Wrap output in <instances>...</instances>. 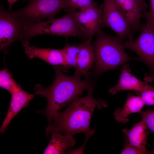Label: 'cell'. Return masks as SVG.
Wrapping results in <instances>:
<instances>
[{
  "label": "cell",
  "instance_id": "4",
  "mask_svg": "<svg viewBox=\"0 0 154 154\" xmlns=\"http://www.w3.org/2000/svg\"><path fill=\"white\" fill-rule=\"evenodd\" d=\"M43 34L82 37L74 11L69 12L56 19L54 18L46 21L40 20L27 25L22 42L29 41L35 36Z\"/></svg>",
  "mask_w": 154,
  "mask_h": 154
},
{
  "label": "cell",
  "instance_id": "6",
  "mask_svg": "<svg viewBox=\"0 0 154 154\" xmlns=\"http://www.w3.org/2000/svg\"><path fill=\"white\" fill-rule=\"evenodd\" d=\"M24 8L15 11L29 24L43 19H54L56 15L66 7L68 0H29Z\"/></svg>",
  "mask_w": 154,
  "mask_h": 154
},
{
  "label": "cell",
  "instance_id": "14",
  "mask_svg": "<svg viewBox=\"0 0 154 154\" xmlns=\"http://www.w3.org/2000/svg\"><path fill=\"white\" fill-rule=\"evenodd\" d=\"M91 42L86 40L79 44L80 51L74 75L77 78H81L83 75L86 80H90V71L94 66L95 61L93 46Z\"/></svg>",
  "mask_w": 154,
  "mask_h": 154
},
{
  "label": "cell",
  "instance_id": "21",
  "mask_svg": "<svg viewBox=\"0 0 154 154\" xmlns=\"http://www.w3.org/2000/svg\"><path fill=\"white\" fill-rule=\"evenodd\" d=\"M139 113L141 116L142 120L149 129L154 133V110L149 109L145 111L142 110Z\"/></svg>",
  "mask_w": 154,
  "mask_h": 154
},
{
  "label": "cell",
  "instance_id": "7",
  "mask_svg": "<svg viewBox=\"0 0 154 154\" xmlns=\"http://www.w3.org/2000/svg\"><path fill=\"white\" fill-rule=\"evenodd\" d=\"M141 31L137 38L134 40H126L122 44L124 49H129L136 53L139 59L151 69H154V27L146 22L141 24Z\"/></svg>",
  "mask_w": 154,
  "mask_h": 154
},
{
  "label": "cell",
  "instance_id": "28",
  "mask_svg": "<svg viewBox=\"0 0 154 154\" xmlns=\"http://www.w3.org/2000/svg\"><path fill=\"white\" fill-rule=\"evenodd\" d=\"M25 0L27 1V0Z\"/></svg>",
  "mask_w": 154,
  "mask_h": 154
},
{
  "label": "cell",
  "instance_id": "3",
  "mask_svg": "<svg viewBox=\"0 0 154 154\" xmlns=\"http://www.w3.org/2000/svg\"><path fill=\"white\" fill-rule=\"evenodd\" d=\"M96 34L93 45L95 56L93 72L94 76L116 68L127 61L139 59L130 57L125 52L123 42L117 36L110 35L102 30Z\"/></svg>",
  "mask_w": 154,
  "mask_h": 154
},
{
  "label": "cell",
  "instance_id": "24",
  "mask_svg": "<svg viewBox=\"0 0 154 154\" xmlns=\"http://www.w3.org/2000/svg\"><path fill=\"white\" fill-rule=\"evenodd\" d=\"M120 153L121 154H142V153L137 149L125 143Z\"/></svg>",
  "mask_w": 154,
  "mask_h": 154
},
{
  "label": "cell",
  "instance_id": "10",
  "mask_svg": "<svg viewBox=\"0 0 154 154\" xmlns=\"http://www.w3.org/2000/svg\"><path fill=\"white\" fill-rule=\"evenodd\" d=\"M47 135L51 134L50 141L43 154H63L66 153L76 143L73 136L63 134L57 128L51 125L46 129Z\"/></svg>",
  "mask_w": 154,
  "mask_h": 154
},
{
  "label": "cell",
  "instance_id": "27",
  "mask_svg": "<svg viewBox=\"0 0 154 154\" xmlns=\"http://www.w3.org/2000/svg\"><path fill=\"white\" fill-rule=\"evenodd\" d=\"M18 0H7L9 5V11L11 10L12 6Z\"/></svg>",
  "mask_w": 154,
  "mask_h": 154
},
{
  "label": "cell",
  "instance_id": "16",
  "mask_svg": "<svg viewBox=\"0 0 154 154\" xmlns=\"http://www.w3.org/2000/svg\"><path fill=\"white\" fill-rule=\"evenodd\" d=\"M145 105L140 96L129 94L123 109L118 108L115 111V118L117 121L126 123L129 120L128 117L130 115L135 113H139Z\"/></svg>",
  "mask_w": 154,
  "mask_h": 154
},
{
  "label": "cell",
  "instance_id": "25",
  "mask_svg": "<svg viewBox=\"0 0 154 154\" xmlns=\"http://www.w3.org/2000/svg\"><path fill=\"white\" fill-rule=\"evenodd\" d=\"M80 1L68 0L66 7L63 9L68 13L75 11L76 6Z\"/></svg>",
  "mask_w": 154,
  "mask_h": 154
},
{
  "label": "cell",
  "instance_id": "18",
  "mask_svg": "<svg viewBox=\"0 0 154 154\" xmlns=\"http://www.w3.org/2000/svg\"><path fill=\"white\" fill-rule=\"evenodd\" d=\"M63 50L64 63L62 66H58L62 71L67 72L71 68H76L80 47L79 44L78 45H71L67 42Z\"/></svg>",
  "mask_w": 154,
  "mask_h": 154
},
{
  "label": "cell",
  "instance_id": "8",
  "mask_svg": "<svg viewBox=\"0 0 154 154\" xmlns=\"http://www.w3.org/2000/svg\"><path fill=\"white\" fill-rule=\"evenodd\" d=\"M103 5L101 27L111 29L122 42L126 38L129 40H133V32L129 23L113 0H104Z\"/></svg>",
  "mask_w": 154,
  "mask_h": 154
},
{
  "label": "cell",
  "instance_id": "1",
  "mask_svg": "<svg viewBox=\"0 0 154 154\" xmlns=\"http://www.w3.org/2000/svg\"><path fill=\"white\" fill-rule=\"evenodd\" d=\"M54 70L55 78L50 86L43 88L38 84L34 88L35 95L47 99L44 112L48 122V127L51 125L54 116L61 109L78 98L84 91L94 89L93 84L90 80L65 75L58 66H54Z\"/></svg>",
  "mask_w": 154,
  "mask_h": 154
},
{
  "label": "cell",
  "instance_id": "26",
  "mask_svg": "<svg viewBox=\"0 0 154 154\" xmlns=\"http://www.w3.org/2000/svg\"><path fill=\"white\" fill-rule=\"evenodd\" d=\"M145 82L148 83L154 81V74L152 76H145L144 78Z\"/></svg>",
  "mask_w": 154,
  "mask_h": 154
},
{
  "label": "cell",
  "instance_id": "5",
  "mask_svg": "<svg viewBox=\"0 0 154 154\" xmlns=\"http://www.w3.org/2000/svg\"><path fill=\"white\" fill-rule=\"evenodd\" d=\"M24 21L12 10L6 11L3 6L0 10V48L5 54L16 40H22L26 25Z\"/></svg>",
  "mask_w": 154,
  "mask_h": 154
},
{
  "label": "cell",
  "instance_id": "9",
  "mask_svg": "<svg viewBox=\"0 0 154 154\" xmlns=\"http://www.w3.org/2000/svg\"><path fill=\"white\" fill-rule=\"evenodd\" d=\"M116 6L129 23L133 32L141 24L143 13L147 7L145 0H113Z\"/></svg>",
  "mask_w": 154,
  "mask_h": 154
},
{
  "label": "cell",
  "instance_id": "17",
  "mask_svg": "<svg viewBox=\"0 0 154 154\" xmlns=\"http://www.w3.org/2000/svg\"><path fill=\"white\" fill-rule=\"evenodd\" d=\"M103 10V4L100 7H92L83 11L85 12L89 29V38L92 41L93 36L101 30V23Z\"/></svg>",
  "mask_w": 154,
  "mask_h": 154
},
{
  "label": "cell",
  "instance_id": "12",
  "mask_svg": "<svg viewBox=\"0 0 154 154\" xmlns=\"http://www.w3.org/2000/svg\"><path fill=\"white\" fill-rule=\"evenodd\" d=\"M22 43L25 48V52L29 59L37 58L54 66L63 65L64 57L63 49L37 48L31 45L29 41Z\"/></svg>",
  "mask_w": 154,
  "mask_h": 154
},
{
  "label": "cell",
  "instance_id": "20",
  "mask_svg": "<svg viewBox=\"0 0 154 154\" xmlns=\"http://www.w3.org/2000/svg\"><path fill=\"white\" fill-rule=\"evenodd\" d=\"M145 105H154V87L146 82L139 93Z\"/></svg>",
  "mask_w": 154,
  "mask_h": 154
},
{
  "label": "cell",
  "instance_id": "13",
  "mask_svg": "<svg viewBox=\"0 0 154 154\" xmlns=\"http://www.w3.org/2000/svg\"><path fill=\"white\" fill-rule=\"evenodd\" d=\"M122 131L125 143L137 149L142 154H154V151L149 152L146 149V141L149 133L143 120L135 124L130 129H124Z\"/></svg>",
  "mask_w": 154,
  "mask_h": 154
},
{
  "label": "cell",
  "instance_id": "23",
  "mask_svg": "<svg viewBox=\"0 0 154 154\" xmlns=\"http://www.w3.org/2000/svg\"><path fill=\"white\" fill-rule=\"evenodd\" d=\"M96 6H98L97 3L92 0H80L76 6V9L82 11L89 7Z\"/></svg>",
  "mask_w": 154,
  "mask_h": 154
},
{
  "label": "cell",
  "instance_id": "19",
  "mask_svg": "<svg viewBox=\"0 0 154 154\" xmlns=\"http://www.w3.org/2000/svg\"><path fill=\"white\" fill-rule=\"evenodd\" d=\"M8 70L4 68L0 72V87L10 93L19 86Z\"/></svg>",
  "mask_w": 154,
  "mask_h": 154
},
{
  "label": "cell",
  "instance_id": "22",
  "mask_svg": "<svg viewBox=\"0 0 154 154\" xmlns=\"http://www.w3.org/2000/svg\"><path fill=\"white\" fill-rule=\"evenodd\" d=\"M150 9L148 11H144L142 17L146 20V23L150 26L154 27V0H150Z\"/></svg>",
  "mask_w": 154,
  "mask_h": 154
},
{
  "label": "cell",
  "instance_id": "2",
  "mask_svg": "<svg viewBox=\"0 0 154 154\" xmlns=\"http://www.w3.org/2000/svg\"><path fill=\"white\" fill-rule=\"evenodd\" d=\"M93 90L88 91V94L84 97L77 98L63 112L56 114L51 125L58 128L64 134L70 136L80 133L86 134L93 131L94 129H91L90 126L95 108L107 107L104 100L93 98Z\"/></svg>",
  "mask_w": 154,
  "mask_h": 154
},
{
  "label": "cell",
  "instance_id": "11",
  "mask_svg": "<svg viewBox=\"0 0 154 154\" xmlns=\"http://www.w3.org/2000/svg\"><path fill=\"white\" fill-rule=\"evenodd\" d=\"M10 93L11 96L10 106L1 127V133H4L12 119L22 109L29 105L34 97L33 94L23 90L20 85Z\"/></svg>",
  "mask_w": 154,
  "mask_h": 154
},
{
  "label": "cell",
  "instance_id": "15",
  "mask_svg": "<svg viewBox=\"0 0 154 154\" xmlns=\"http://www.w3.org/2000/svg\"><path fill=\"white\" fill-rule=\"evenodd\" d=\"M120 70L121 74L119 80L116 85L109 89V93L113 95L122 91L133 90L139 93L146 82L132 75L129 65L127 63L124 64Z\"/></svg>",
  "mask_w": 154,
  "mask_h": 154
}]
</instances>
